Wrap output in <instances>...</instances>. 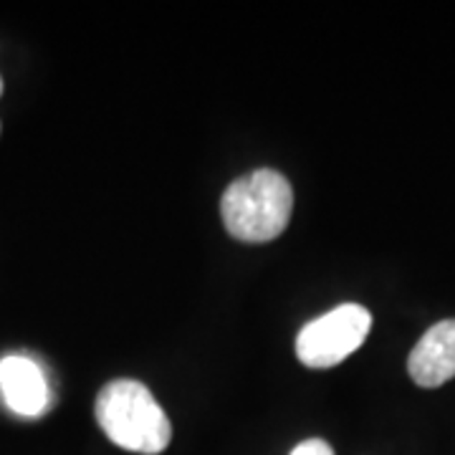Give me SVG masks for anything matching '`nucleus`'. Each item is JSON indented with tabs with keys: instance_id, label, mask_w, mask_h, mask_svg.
Returning a JSON list of instances; mask_svg holds the SVG:
<instances>
[{
	"instance_id": "423d86ee",
	"label": "nucleus",
	"mask_w": 455,
	"mask_h": 455,
	"mask_svg": "<svg viewBox=\"0 0 455 455\" xmlns=\"http://www.w3.org/2000/svg\"><path fill=\"white\" fill-rule=\"evenodd\" d=\"M291 455H334V451H331V445H329L326 440L311 438L304 440V443H299L291 451Z\"/></svg>"
},
{
	"instance_id": "f03ea898",
	"label": "nucleus",
	"mask_w": 455,
	"mask_h": 455,
	"mask_svg": "<svg viewBox=\"0 0 455 455\" xmlns=\"http://www.w3.org/2000/svg\"><path fill=\"white\" fill-rule=\"evenodd\" d=\"M97 423L114 445L157 455L172 440V425L160 403L137 379H114L97 397Z\"/></svg>"
},
{
	"instance_id": "f257e3e1",
	"label": "nucleus",
	"mask_w": 455,
	"mask_h": 455,
	"mask_svg": "<svg viewBox=\"0 0 455 455\" xmlns=\"http://www.w3.org/2000/svg\"><path fill=\"white\" fill-rule=\"evenodd\" d=\"M293 212V190L276 170H253L228 185L220 200L226 230L243 243L278 238Z\"/></svg>"
},
{
	"instance_id": "39448f33",
	"label": "nucleus",
	"mask_w": 455,
	"mask_h": 455,
	"mask_svg": "<svg viewBox=\"0 0 455 455\" xmlns=\"http://www.w3.org/2000/svg\"><path fill=\"white\" fill-rule=\"evenodd\" d=\"M0 392L5 405L23 418H38L49 407V385L41 367L28 357L0 359Z\"/></svg>"
},
{
	"instance_id": "20e7f679",
	"label": "nucleus",
	"mask_w": 455,
	"mask_h": 455,
	"mask_svg": "<svg viewBox=\"0 0 455 455\" xmlns=\"http://www.w3.org/2000/svg\"><path fill=\"white\" fill-rule=\"evenodd\" d=\"M407 372L420 387H440L455 377V319L430 326L407 359Z\"/></svg>"
},
{
	"instance_id": "0eeeda50",
	"label": "nucleus",
	"mask_w": 455,
	"mask_h": 455,
	"mask_svg": "<svg viewBox=\"0 0 455 455\" xmlns=\"http://www.w3.org/2000/svg\"><path fill=\"white\" fill-rule=\"evenodd\" d=\"M0 94H3V79H0Z\"/></svg>"
},
{
	"instance_id": "7ed1b4c3",
	"label": "nucleus",
	"mask_w": 455,
	"mask_h": 455,
	"mask_svg": "<svg viewBox=\"0 0 455 455\" xmlns=\"http://www.w3.org/2000/svg\"><path fill=\"white\" fill-rule=\"evenodd\" d=\"M372 326V314L359 304H341L314 319L296 337V355L311 370H329L357 352Z\"/></svg>"
}]
</instances>
